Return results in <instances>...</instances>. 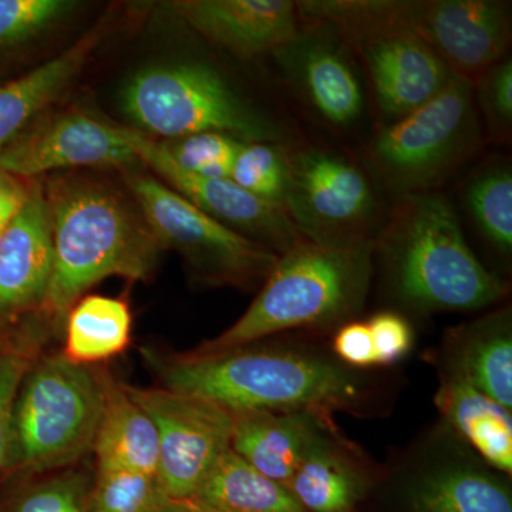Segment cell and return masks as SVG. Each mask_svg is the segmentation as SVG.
<instances>
[{
	"label": "cell",
	"instance_id": "6da1fadb",
	"mask_svg": "<svg viewBox=\"0 0 512 512\" xmlns=\"http://www.w3.org/2000/svg\"><path fill=\"white\" fill-rule=\"evenodd\" d=\"M53 271L39 313L63 323L92 286L110 276L147 281L163 251L133 198L87 175L47 180Z\"/></svg>",
	"mask_w": 512,
	"mask_h": 512
},
{
	"label": "cell",
	"instance_id": "7a4b0ae2",
	"mask_svg": "<svg viewBox=\"0 0 512 512\" xmlns=\"http://www.w3.org/2000/svg\"><path fill=\"white\" fill-rule=\"evenodd\" d=\"M163 387L195 394L231 413L360 412L365 383L350 367L319 353L254 345L197 356L143 350Z\"/></svg>",
	"mask_w": 512,
	"mask_h": 512
},
{
	"label": "cell",
	"instance_id": "3957f363",
	"mask_svg": "<svg viewBox=\"0 0 512 512\" xmlns=\"http://www.w3.org/2000/svg\"><path fill=\"white\" fill-rule=\"evenodd\" d=\"M397 301L421 313L477 311L507 285L471 251L453 204L439 191L399 197L375 238Z\"/></svg>",
	"mask_w": 512,
	"mask_h": 512
},
{
	"label": "cell",
	"instance_id": "277c9868",
	"mask_svg": "<svg viewBox=\"0 0 512 512\" xmlns=\"http://www.w3.org/2000/svg\"><path fill=\"white\" fill-rule=\"evenodd\" d=\"M373 259L375 239L348 245L301 239L279 255L244 315L190 353L217 355L276 333L342 326L365 306Z\"/></svg>",
	"mask_w": 512,
	"mask_h": 512
},
{
	"label": "cell",
	"instance_id": "5b68a950",
	"mask_svg": "<svg viewBox=\"0 0 512 512\" xmlns=\"http://www.w3.org/2000/svg\"><path fill=\"white\" fill-rule=\"evenodd\" d=\"M296 8L301 22L329 26L360 60L390 121L434 99L454 77L404 20L400 0H303Z\"/></svg>",
	"mask_w": 512,
	"mask_h": 512
},
{
	"label": "cell",
	"instance_id": "8992f818",
	"mask_svg": "<svg viewBox=\"0 0 512 512\" xmlns=\"http://www.w3.org/2000/svg\"><path fill=\"white\" fill-rule=\"evenodd\" d=\"M103 369L60 355L36 360L23 376L10 417L6 466L53 473L93 451L103 412Z\"/></svg>",
	"mask_w": 512,
	"mask_h": 512
},
{
	"label": "cell",
	"instance_id": "52a82bcc",
	"mask_svg": "<svg viewBox=\"0 0 512 512\" xmlns=\"http://www.w3.org/2000/svg\"><path fill=\"white\" fill-rule=\"evenodd\" d=\"M136 130L167 141L191 134H228L238 140L281 143L284 131L255 109L217 69L202 62L147 67L121 93Z\"/></svg>",
	"mask_w": 512,
	"mask_h": 512
},
{
	"label": "cell",
	"instance_id": "ba28073f",
	"mask_svg": "<svg viewBox=\"0 0 512 512\" xmlns=\"http://www.w3.org/2000/svg\"><path fill=\"white\" fill-rule=\"evenodd\" d=\"M483 143L473 84L454 76L434 99L387 123L367 158L380 184L404 197L437 191Z\"/></svg>",
	"mask_w": 512,
	"mask_h": 512
},
{
	"label": "cell",
	"instance_id": "9c48e42d",
	"mask_svg": "<svg viewBox=\"0 0 512 512\" xmlns=\"http://www.w3.org/2000/svg\"><path fill=\"white\" fill-rule=\"evenodd\" d=\"M121 175L161 247L180 254L195 281L238 289L264 284L278 261L275 251L215 221L156 177L137 168Z\"/></svg>",
	"mask_w": 512,
	"mask_h": 512
},
{
	"label": "cell",
	"instance_id": "30bf717a",
	"mask_svg": "<svg viewBox=\"0 0 512 512\" xmlns=\"http://www.w3.org/2000/svg\"><path fill=\"white\" fill-rule=\"evenodd\" d=\"M376 207L369 177L348 157L322 148L289 153L284 210L303 238L328 245L375 239Z\"/></svg>",
	"mask_w": 512,
	"mask_h": 512
},
{
	"label": "cell",
	"instance_id": "8fae6325",
	"mask_svg": "<svg viewBox=\"0 0 512 512\" xmlns=\"http://www.w3.org/2000/svg\"><path fill=\"white\" fill-rule=\"evenodd\" d=\"M154 421L160 446L158 480L170 500H192L231 448L234 413L220 404L167 387L126 384Z\"/></svg>",
	"mask_w": 512,
	"mask_h": 512
},
{
	"label": "cell",
	"instance_id": "7c38bea8",
	"mask_svg": "<svg viewBox=\"0 0 512 512\" xmlns=\"http://www.w3.org/2000/svg\"><path fill=\"white\" fill-rule=\"evenodd\" d=\"M117 128L138 161L150 167L160 177L158 180L225 227L278 255L303 239L281 205L256 198L231 178H205L187 173L171 160L161 141L133 127L117 124Z\"/></svg>",
	"mask_w": 512,
	"mask_h": 512
},
{
	"label": "cell",
	"instance_id": "4fadbf2b",
	"mask_svg": "<svg viewBox=\"0 0 512 512\" xmlns=\"http://www.w3.org/2000/svg\"><path fill=\"white\" fill-rule=\"evenodd\" d=\"M403 18L447 64L473 84L507 57L511 3L501 0H400Z\"/></svg>",
	"mask_w": 512,
	"mask_h": 512
},
{
	"label": "cell",
	"instance_id": "5bb4252c",
	"mask_svg": "<svg viewBox=\"0 0 512 512\" xmlns=\"http://www.w3.org/2000/svg\"><path fill=\"white\" fill-rule=\"evenodd\" d=\"M138 164L117 124L74 111L40 121L0 151V168L25 180L74 168L124 171Z\"/></svg>",
	"mask_w": 512,
	"mask_h": 512
},
{
	"label": "cell",
	"instance_id": "9a60e30c",
	"mask_svg": "<svg viewBox=\"0 0 512 512\" xmlns=\"http://www.w3.org/2000/svg\"><path fill=\"white\" fill-rule=\"evenodd\" d=\"M272 55L291 86L330 126L349 127L362 117L365 94L355 57L329 26L301 22L293 39Z\"/></svg>",
	"mask_w": 512,
	"mask_h": 512
},
{
	"label": "cell",
	"instance_id": "2e32d148",
	"mask_svg": "<svg viewBox=\"0 0 512 512\" xmlns=\"http://www.w3.org/2000/svg\"><path fill=\"white\" fill-rule=\"evenodd\" d=\"M165 9L198 35L241 57L274 53L301 26L292 0H177Z\"/></svg>",
	"mask_w": 512,
	"mask_h": 512
},
{
	"label": "cell",
	"instance_id": "e0dca14e",
	"mask_svg": "<svg viewBox=\"0 0 512 512\" xmlns=\"http://www.w3.org/2000/svg\"><path fill=\"white\" fill-rule=\"evenodd\" d=\"M52 271V224L45 185L33 180L28 200L0 234V318L39 312Z\"/></svg>",
	"mask_w": 512,
	"mask_h": 512
},
{
	"label": "cell",
	"instance_id": "ac0fdd59",
	"mask_svg": "<svg viewBox=\"0 0 512 512\" xmlns=\"http://www.w3.org/2000/svg\"><path fill=\"white\" fill-rule=\"evenodd\" d=\"M332 414L312 410L234 413L231 450L249 466L288 487Z\"/></svg>",
	"mask_w": 512,
	"mask_h": 512
},
{
	"label": "cell",
	"instance_id": "d6986e66",
	"mask_svg": "<svg viewBox=\"0 0 512 512\" xmlns=\"http://www.w3.org/2000/svg\"><path fill=\"white\" fill-rule=\"evenodd\" d=\"M437 409L484 461L503 473H512V419L505 409L481 392L457 367H440Z\"/></svg>",
	"mask_w": 512,
	"mask_h": 512
},
{
	"label": "cell",
	"instance_id": "ffe728a7",
	"mask_svg": "<svg viewBox=\"0 0 512 512\" xmlns=\"http://www.w3.org/2000/svg\"><path fill=\"white\" fill-rule=\"evenodd\" d=\"M104 403L93 451L97 468H117L158 477L160 446L154 421L103 369Z\"/></svg>",
	"mask_w": 512,
	"mask_h": 512
},
{
	"label": "cell",
	"instance_id": "44dd1931",
	"mask_svg": "<svg viewBox=\"0 0 512 512\" xmlns=\"http://www.w3.org/2000/svg\"><path fill=\"white\" fill-rule=\"evenodd\" d=\"M366 485L359 457L329 423L306 451L288 488L309 512H355Z\"/></svg>",
	"mask_w": 512,
	"mask_h": 512
},
{
	"label": "cell",
	"instance_id": "7402d4cb",
	"mask_svg": "<svg viewBox=\"0 0 512 512\" xmlns=\"http://www.w3.org/2000/svg\"><path fill=\"white\" fill-rule=\"evenodd\" d=\"M106 29V23H101L42 66L12 82L0 84V151L69 87L103 39Z\"/></svg>",
	"mask_w": 512,
	"mask_h": 512
},
{
	"label": "cell",
	"instance_id": "603a6c76",
	"mask_svg": "<svg viewBox=\"0 0 512 512\" xmlns=\"http://www.w3.org/2000/svg\"><path fill=\"white\" fill-rule=\"evenodd\" d=\"M446 362L461 370L481 392L511 412V309H500L450 330Z\"/></svg>",
	"mask_w": 512,
	"mask_h": 512
},
{
	"label": "cell",
	"instance_id": "cb8c5ba5",
	"mask_svg": "<svg viewBox=\"0 0 512 512\" xmlns=\"http://www.w3.org/2000/svg\"><path fill=\"white\" fill-rule=\"evenodd\" d=\"M62 355L69 362L96 366L119 356L130 346L133 316L120 298L84 295L64 319Z\"/></svg>",
	"mask_w": 512,
	"mask_h": 512
},
{
	"label": "cell",
	"instance_id": "d4e9b609",
	"mask_svg": "<svg viewBox=\"0 0 512 512\" xmlns=\"http://www.w3.org/2000/svg\"><path fill=\"white\" fill-rule=\"evenodd\" d=\"M192 500L218 512H309L286 485L256 471L231 448Z\"/></svg>",
	"mask_w": 512,
	"mask_h": 512
},
{
	"label": "cell",
	"instance_id": "484cf974",
	"mask_svg": "<svg viewBox=\"0 0 512 512\" xmlns=\"http://www.w3.org/2000/svg\"><path fill=\"white\" fill-rule=\"evenodd\" d=\"M409 498L413 512H512L510 491L500 480L461 464L424 474Z\"/></svg>",
	"mask_w": 512,
	"mask_h": 512
},
{
	"label": "cell",
	"instance_id": "4316f807",
	"mask_svg": "<svg viewBox=\"0 0 512 512\" xmlns=\"http://www.w3.org/2000/svg\"><path fill=\"white\" fill-rule=\"evenodd\" d=\"M464 204L478 231L500 254L512 249V170L505 158H491L468 178Z\"/></svg>",
	"mask_w": 512,
	"mask_h": 512
},
{
	"label": "cell",
	"instance_id": "83f0119b",
	"mask_svg": "<svg viewBox=\"0 0 512 512\" xmlns=\"http://www.w3.org/2000/svg\"><path fill=\"white\" fill-rule=\"evenodd\" d=\"M229 178L256 198L284 208L289 153L275 141L242 143Z\"/></svg>",
	"mask_w": 512,
	"mask_h": 512
},
{
	"label": "cell",
	"instance_id": "f1b7e54d",
	"mask_svg": "<svg viewBox=\"0 0 512 512\" xmlns=\"http://www.w3.org/2000/svg\"><path fill=\"white\" fill-rule=\"evenodd\" d=\"M167 500L156 476L97 468L92 512H161Z\"/></svg>",
	"mask_w": 512,
	"mask_h": 512
},
{
	"label": "cell",
	"instance_id": "f546056e",
	"mask_svg": "<svg viewBox=\"0 0 512 512\" xmlns=\"http://www.w3.org/2000/svg\"><path fill=\"white\" fill-rule=\"evenodd\" d=\"M161 143L181 170L205 178H229L244 141L207 131Z\"/></svg>",
	"mask_w": 512,
	"mask_h": 512
},
{
	"label": "cell",
	"instance_id": "4dcf8cb0",
	"mask_svg": "<svg viewBox=\"0 0 512 512\" xmlns=\"http://www.w3.org/2000/svg\"><path fill=\"white\" fill-rule=\"evenodd\" d=\"M474 101L483 130L493 141H508L512 133V62L505 57L473 83Z\"/></svg>",
	"mask_w": 512,
	"mask_h": 512
},
{
	"label": "cell",
	"instance_id": "1f68e13d",
	"mask_svg": "<svg viewBox=\"0 0 512 512\" xmlns=\"http://www.w3.org/2000/svg\"><path fill=\"white\" fill-rule=\"evenodd\" d=\"M73 6L64 0H0V47L39 35Z\"/></svg>",
	"mask_w": 512,
	"mask_h": 512
},
{
	"label": "cell",
	"instance_id": "d6a6232c",
	"mask_svg": "<svg viewBox=\"0 0 512 512\" xmlns=\"http://www.w3.org/2000/svg\"><path fill=\"white\" fill-rule=\"evenodd\" d=\"M87 508L89 478L69 467L33 485L22 495L15 512H87Z\"/></svg>",
	"mask_w": 512,
	"mask_h": 512
},
{
	"label": "cell",
	"instance_id": "836d02e7",
	"mask_svg": "<svg viewBox=\"0 0 512 512\" xmlns=\"http://www.w3.org/2000/svg\"><path fill=\"white\" fill-rule=\"evenodd\" d=\"M33 362L35 360L28 349L15 346L0 349V474L8 463L13 402L20 382Z\"/></svg>",
	"mask_w": 512,
	"mask_h": 512
},
{
	"label": "cell",
	"instance_id": "e575fe53",
	"mask_svg": "<svg viewBox=\"0 0 512 512\" xmlns=\"http://www.w3.org/2000/svg\"><path fill=\"white\" fill-rule=\"evenodd\" d=\"M375 348L376 366H390L413 348V329L404 316L393 311L377 312L366 322Z\"/></svg>",
	"mask_w": 512,
	"mask_h": 512
},
{
	"label": "cell",
	"instance_id": "d590c367",
	"mask_svg": "<svg viewBox=\"0 0 512 512\" xmlns=\"http://www.w3.org/2000/svg\"><path fill=\"white\" fill-rule=\"evenodd\" d=\"M333 352L336 359L350 369L376 366L375 348L366 322L349 320L343 323L333 338Z\"/></svg>",
	"mask_w": 512,
	"mask_h": 512
},
{
	"label": "cell",
	"instance_id": "8d00e7d4",
	"mask_svg": "<svg viewBox=\"0 0 512 512\" xmlns=\"http://www.w3.org/2000/svg\"><path fill=\"white\" fill-rule=\"evenodd\" d=\"M33 180L16 177L0 168V234L28 200Z\"/></svg>",
	"mask_w": 512,
	"mask_h": 512
},
{
	"label": "cell",
	"instance_id": "74e56055",
	"mask_svg": "<svg viewBox=\"0 0 512 512\" xmlns=\"http://www.w3.org/2000/svg\"><path fill=\"white\" fill-rule=\"evenodd\" d=\"M161 512H218L205 507L195 500H170L165 501Z\"/></svg>",
	"mask_w": 512,
	"mask_h": 512
}]
</instances>
